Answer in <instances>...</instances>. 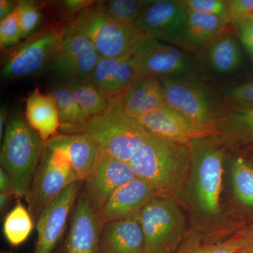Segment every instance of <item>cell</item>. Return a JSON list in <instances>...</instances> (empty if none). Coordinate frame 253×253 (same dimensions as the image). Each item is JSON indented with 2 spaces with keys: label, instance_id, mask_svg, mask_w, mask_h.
Instances as JSON below:
<instances>
[{
  "label": "cell",
  "instance_id": "6da1fadb",
  "mask_svg": "<svg viewBox=\"0 0 253 253\" xmlns=\"http://www.w3.org/2000/svg\"><path fill=\"white\" fill-rule=\"evenodd\" d=\"M59 131L85 136L101 152L126 163L153 136L137 118L126 114L121 103V93L109 98V105L102 113L79 124L61 126Z\"/></svg>",
  "mask_w": 253,
  "mask_h": 253
},
{
  "label": "cell",
  "instance_id": "7a4b0ae2",
  "mask_svg": "<svg viewBox=\"0 0 253 253\" xmlns=\"http://www.w3.org/2000/svg\"><path fill=\"white\" fill-rule=\"evenodd\" d=\"M136 177L152 186L158 194L180 189L192 163L189 144L153 136L128 162Z\"/></svg>",
  "mask_w": 253,
  "mask_h": 253
},
{
  "label": "cell",
  "instance_id": "3957f363",
  "mask_svg": "<svg viewBox=\"0 0 253 253\" xmlns=\"http://www.w3.org/2000/svg\"><path fill=\"white\" fill-rule=\"evenodd\" d=\"M45 149V143L20 113L9 118L1 146V167L12 182L13 194L26 196Z\"/></svg>",
  "mask_w": 253,
  "mask_h": 253
},
{
  "label": "cell",
  "instance_id": "277c9868",
  "mask_svg": "<svg viewBox=\"0 0 253 253\" xmlns=\"http://www.w3.org/2000/svg\"><path fill=\"white\" fill-rule=\"evenodd\" d=\"M66 33H78L93 43L99 56L120 58L131 54L137 44L146 38L134 25L118 23L110 17L99 2L70 18Z\"/></svg>",
  "mask_w": 253,
  "mask_h": 253
},
{
  "label": "cell",
  "instance_id": "5b68a950",
  "mask_svg": "<svg viewBox=\"0 0 253 253\" xmlns=\"http://www.w3.org/2000/svg\"><path fill=\"white\" fill-rule=\"evenodd\" d=\"M166 101L208 136H216V125L226 108L218 91L198 78H159Z\"/></svg>",
  "mask_w": 253,
  "mask_h": 253
},
{
  "label": "cell",
  "instance_id": "8992f818",
  "mask_svg": "<svg viewBox=\"0 0 253 253\" xmlns=\"http://www.w3.org/2000/svg\"><path fill=\"white\" fill-rule=\"evenodd\" d=\"M144 253H174L185 239L186 218L172 196L156 194L139 212Z\"/></svg>",
  "mask_w": 253,
  "mask_h": 253
},
{
  "label": "cell",
  "instance_id": "52a82bcc",
  "mask_svg": "<svg viewBox=\"0 0 253 253\" xmlns=\"http://www.w3.org/2000/svg\"><path fill=\"white\" fill-rule=\"evenodd\" d=\"M66 36V24L55 23L41 28L11 49L1 68V78H26L47 68Z\"/></svg>",
  "mask_w": 253,
  "mask_h": 253
},
{
  "label": "cell",
  "instance_id": "ba28073f",
  "mask_svg": "<svg viewBox=\"0 0 253 253\" xmlns=\"http://www.w3.org/2000/svg\"><path fill=\"white\" fill-rule=\"evenodd\" d=\"M78 181L64 151L45 146L31 187L25 196L35 222L50 203Z\"/></svg>",
  "mask_w": 253,
  "mask_h": 253
},
{
  "label": "cell",
  "instance_id": "9c48e42d",
  "mask_svg": "<svg viewBox=\"0 0 253 253\" xmlns=\"http://www.w3.org/2000/svg\"><path fill=\"white\" fill-rule=\"evenodd\" d=\"M210 137L191 141L189 146L198 204L206 214L215 215L220 211L224 152L219 143Z\"/></svg>",
  "mask_w": 253,
  "mask_h": 253
},
{
  "label": "cell",
  "instance_id": "30bf717a",
  "mask_svg": "<svg viewBox=\"0 0 253 253\" xmlns=\"http://www.w3.org/2000/svg\"><path fill=\"white\" fill-rule=\"evenodd\" d=\"M131 56L141 76L197 78L194 55L172 44L146 38Z\"/></svg>",
  "mask_w": 253,
  "mask_h": 253
},
{
  "label": "cell",
  "instance_id": "8fae6325",
  "mask_svg": "<svg viewBox=\"0 0 253 253\" xmlns=\"http://www.w3.org/2000/svg\"><path fill=\"white\" fill-rule=\"evenodd\" d=\"M100 56L93 43L78 33H66L48 70L63 82L90 76Z\"/></svg>",
  "mask_w": 253,
  "mask_h": 253
},
{
  "label": "cell",
  "instance_id": "7c38bea8",
  "mask_svg": "<svg viewBox=\"0 0 253 253\" xmlns=\"http://www.w3.org/2000/svg\"><path fill=\"white\" fill-rule=\"evenodd\" d=\"M188 20L182 0H153L136 21L145 37L174 45Z\"/></svg>",
  "mask_w": 253,
  "mask_h": 253
},
{
  "label": "cell",
  "instance_id": "4fadbf2b",
  "mask_svg": "<svg viewBox=\"0 0 253 253\" xmlns=\"http://www.w3.org/2000/svg\"><path fill=\"white\" fill-rule=\"evenodd\" d=\"M239 41L229 28L194 55L196 77L203 81L234 74L243 62Z\"/></svg>",
  "mask_w": 253,
  "mask_h": 253
},
{
  "label": "cell",
  "instance_id": "5bb4252c",
  "mask_svg": "<svg viewBox=\"0 0 253 253\" xmlns=\"http://www.w3.org/2000/svg\"><path fill=\"white\" fill-rule=\"evenodd\" d=\"M129 163L101 152L97 166L84 182L83 192L99 215L111 195L135 179Z\"/></svg>",
  "mask_w": 253,
  "mask_h": 253
},
{
  "label": "cell",
  "instance_id": "9a60e30c",
  "mask_svg": "<svg viewBox=\"0 0 253 253\" xmlns=\"http://www.w3.org/2000/svg\"><path fill=\"white\" fill-rule=\"evenodd\" d=\"M81 181L73 183L43 211L36 221L34 253H52L64 231L71 208L81 193Z\"/></svg>",
  "mask_w": 253,
  "mask_h": 253
},
{
  "label": "cell",
  "instance_id": "2e32d148",
  "mask_svg": "<svg viewBox=\"0 0 253 253\" xmlns=\"http://www.w3.org/2000/svg\"><path fill=\"white\" fill-rule=\"evenodd\" d=\"M101 226L99 215L82 191L73 212L64 253H100Z\"/></svg>",
  "mask_w": 253,
  "mask_h": 253
},
{
  "label": "cell",
  "instance_id": "e0dca14e",
  "mask_svg": "<svg viewBox=\"0 0 253 253\" xmlns=\"http://www.w3.org/2000/svg\"><path fill=\"white\" fill-rule=\"evenodd\" d=\"M137 120L151 134L167 140L189 144L196 139L209 137L168 104Z\"/></svg>",
  "mask_w": 253,
  "mask_h": 253
},
{
  "label": "cell",
  "instance_id": "ac0fdd59",
  "mask_svg": "<svg viewBox=\"0 0 253 253\" xmlns=\"http://www.w3.org/2000/svg\"><path fill=\"white\" fill-rule=\"evenodd\" d=\"M156 194L147 182L136 177L116 190L99 212L101 224L118 220L140 212L143 207Z\"/></svg>",
  "mask_w": 253,
  "mask_h": 253
},
{
  "label": "cell",
  "instance_id": "d6986e66",
  "mask_svg": "<svg viewBox=\"0 0 253 253\" xmlns=\"http://www.w3.org/2000/svg\"><path fill=\"white\" fill-rule=\"evenodd\" d=\"M100 253H144V238L139 212L102 224Z\"/></svg>",
  "mask_w": 253,
  "mask_h": 253
},
{
  "label": "cell",
  "instance_id": "ffe728a7",
  "mask_svg": "<svg viewBox=\"0 0 253 253\" xmlns=\"http://www.w3.org/2000/svg\"><path fill=\"white\" fill-rule=\"evenodd\" d=\"M51 149L64 151L78 180L84 182L97 166L101 151L89 138L81 134H63L51 138L45 142Z\"/></svg>",
  "mask_w": 253,
  "mask_h": 253
},
{
  "label": "cell",
  "instance_id": "44dd1931",
  "mask_svg": "<svg viewBox=\"0 0 253 253\" xmlns=\"http://www.w3.org/2000/svg\"><path fill=\"white\" fill-rule=\"evenodd\" d=\"M229 22L213 15L188 11V20L174 46L196 55L230 28Z\"/></svg>",
  "mask_w": 253,
  "mask_h": 253
},
{
  "label": "cell",
  "instance_id": "7402d4cb",
  "mask_svg": "<svg viewBox=\"0 0 253 253\" xmlns=\"http://www.w3.org/2000/svg\"><path fill=\"white\" fill-rule=\"evenodd\" d=\"M26 121L44 143L57 135L61 123L56 103L51 95L35 89L28 96Z\"/></svg>",
  "mask_w": 253,
  "mask_h": 253
},
{
  "label": "cell",
  "instance_id": "603a6c76",
  "mask_svg": "<svg viewBox=\"0 0 253 253\" xmlns=\"http://www.w3.org/2000/svg\"><path fill=\"white\" fill-rule=\"evenodd\" d=\"M216 136L233 146L253 145V109L226 107L215 127Z\"/></svg>",
  "mask_w": 253,
  "mask_h": 253
},
{
  "label": "cell",
  "instance_id": "cb8c5ba5",
  "mask_svg": "<svg viewBox=\"0 0 253 253\" xmlns=\"http://www.w3.org/2000/svg\"><path fill=\"white\" fill-rule=\"evenodd\" d=\"M65 83L89 118L102 113L107 108L109 98L96 88L88 78L71 80Z\"/></svg>",
  "mask_w": 253,
  "mask_h": 253
},
{
  "label": "cell",
  "instance_id": "d4e9b609",
  "mask_svg": "<svg viewBox=\"0 0 253 253\" xmlns=\"http://www.w3.org/2000/svg\"><path fill=\"white\" fill-rule=\"evenodd\" d=\"M34 228V219L28 209L18 202L5 217L3 233L10 245L18 246L31 235Z\"/></svg>",
  "mask_w": 253,
  "mask_h": 253
},
{
  "label": "cell",
  "instance_id": "484cf974",
  "mask_svg": "<svg viewBox=\"0 0 253 253\" xmlns=\"http://www.w3.org/2000/svg\"><path fill=\"white\" fill-rule=\"evenodd\" d=\"M49 94L56 103L61 126L79 124L89 118L65 82L54 86Z\"/></svg>",
  "mask_w": 253,
  "mask_h": 253
},
{
  "label": "cell",
  "instance_id": "4316f807",
  "mask_svg": "<svg viewBox=\"0 0 253 253\" xmlns=\"http://www.w3.org/2000/svg\"><path fill=\"white\" fill-rule=\"evenodd\" d=\"M244 245V232L222 241L210 242L198 234L188 236L174 253H237Z\"/></svg>",
  "mask_w": 253,
  "mask_h": 253
},
{
  "label": "cell",
  "instance_id": "83f0119b",
  "mask_svg": "<svg viewBox=\"0 0 253 253\" xmlns=\"http://www.w3.org/2000/svg\"><path fill=\"white\" fill-rule=\"evenodd\" d=\"M153 0H110L99 1L101 7L110 17L126 25L136 24L141 13Z\"/></svg>",
  "mask_w": 253,
  "mask_h": 253
},
{
  "label": "cell",
  "instance_id": "f1b7e54d",
  "mask_svg": "<svg viewBox=\"0 0 253 253\" xmlns=\"http://www.w3.org/2000/svg\"><path fill=\"white\" fill-rule=\"evenodd\" d=\"M232 184L236 198L245 206L253 208V167L244 158L233 163Z\"/></svg>",
  "mask_w": 253,
  "mask_h": 253
},
{
  "label": "cell",
  "instance_id": "f546056e",
  "mask_svg": "<svg viewBox=\"0 0 253 253\" xmlns=\"http://www.w3.org/2000/svg\"><path fill=\"white\" fill-rule=\"evenodd\" d=\"M15 12L22 39H28L41 30L43 14L38 2L28 0L18 1Z\"/></svg>",
  "mask_w": 253,
  "mask_h": 253
},
{
  "label": "cell",
  "instance_id": "4dcf8cb0",
  "mask_svg": "<svg viewBox=\"0 0 253 253\" xmlns=\"http://www.w3.org/2000/svg\"><path fill=\"white\" fill-rule=\"evenodd\" d=\"M154 78L151 76H140L121 93V103L126 114L136 118L138 109L149 93Z\"/></svg>",
  "mask_w": 253,
  "mask_h": 253
},
{
  "label": "cell",
  "instance_id": "1f68e13d",
  "mask_svg": "<svg viewBox=\"0 0 253 253\" xmlns=\"http://www.w3.org/2000/svg\"><path fill=\"white\" fill-rule=\"evenodd\" d=\"M218 92L226 107L253 109V81L220 88Z\"/></svg>",
  "mask_w": 253,
  "mask_h": 253
},
{
  "label": "cell",
  "instance_id": "d6a6232c",
  "mask_svg": "<svg viewBox=\"0 0 253 253\" xmlns=\"http://www.w3.org/2000/svg\"><path fill=\"white\" fill-rule=\"evenodd\" d=\"M182 2L188 11L213 15L229 23L227 5L224 0H182Z\"/></svg>",
  "mask_w": 253,
  "mask_h": 253
},
{
  "label": "cell",
  "instance_id": "836d02e7",
  "mask_svg": "<svg viewBox=\"0 0 253 253\" xmlns=\"http://www.w3.org/2000/svg\"><path fill=\"white\" fill-rule=\"evenodd\" d=\"M22 40L16 12L11 13L0 23V45L2 49L18 45Z\"/></svg>",
  "mask_w": 253,
  "mask_h": 253
},
{
  "label": "cell",
  "instance_id": "e575fe53",
  "mask_svg": "<svg viewBox=\"0 0 253 253\" xmlns=\"http://www.w3.org/2000/svg\"><path fill=\"white\" fill-rule=\"evenodd\" d=\"M167 104L164 88L159 78L155 77L151 89L136 113V118L149 114Z\"/></svg>",
  "mask_w": 253,
  "mask_h": 253
},
{
  "label": "cell",
  "instance_id": "d590c367",
  "mask_svg": "<svg viewBox=\"0 0 253 253\" xmlns=\"http://www.w3.org/2000/svg\"><path fill=\"white\" fill-rule=\"evenodd\" d=\"M228 16L234 26L253 16V0H226Z\"/></svg>",
  "mask_w": 253,
  "mask_h": 253
},
{
  "label": "cell",
  "instance_id": "8d00e7d4",
  "mask_svg": "<svg viewBox=\"0 0 253 253\" xmlns=\"http://www.w3.org/2000/svg\"><path fill=\"white\" fill-rule=\"evenodd\" d=\"M233 27L241 44L253 59V18H248Z\"/></svg>",
  "mask_w": 253,
  "mask_h": 253
},
{
  "label": "cell",
  "instance_id": "74e56055",
  "mask_svg": "<svg viewBox=\"0 0 253 253\" xmlns=\"http://www.w3.org/2000/svg\"><path fill=\"white\" fill-rule=\"evenodd\" d=\"M94 4L95 1L89 0H68L63 1V9L68 16H72L73 18Z\"/></svg>",
  "mask_w": 253,
  "mask_h": 253
},
{
  "label": "cell",
  "instance_id": "f35d334b",
  "mask_svg": "<svg viewBox=\"0 0 253 253\" xmlns=\"http://www.w3.org/2000/svg\"><path fill=\"white\" fill-rule=\"evenodd\" d=\"M0 193H11L13 194L12 182L9 174L0 168Z\"/></svg>",
  "mask_w": 253,
  "mask_h": 253
},
{
  "label": "cell",
  "instance_id": "ab89813d",
  "mask_svg": "<svg viewBox=\"0 0 253 253\" xmlns=\"http://www.w3.org/2000/svg\"><path fill=\"white\" fill-rule=\"evenodd\" d=\"M17 3L10 0H1L0 1V19H4L16 9Z\"/></svg>",
  "mask_w": 253,
  "mask_h": 253
},
{
  "label": "cell",
  "instance_id": "60d3db41",
  "mask_svg": "<svg viewBox=\"0 0 253 253\" xmlns=\"http://www.w3.org/2000/svg\"><path fill=\"white\" fill-rule=\"evenodd\" d=\"M239 253H253V229L244 231V245Z\"/></svg>",
  "mask_w": 253,
  "mask_h": 253
},
{
  "label": "cell",
  "instance_id": "b9f144b4",
  "mask_svg": "<svg viewBox=\"0 0 253 253\" xmlns=\"http://www.w3.org/2000/svg\"><path fill=\"white\" fill-rule=\"evenodd\" d=\"M7 109L6 106H2L0 111V139L2 140L4 137L5 129H6V117H7Z\"/></svg>",
  "mask_w": 253,
  "mask_h": 253
},
{
  "label": "cell",
  "instance_id": "7bdbcfd3",
  "mask_svg": "<svg viewBox=\"0 0 253 253\" xmlns=\"http://www.w3.org/2000/svg\"><path fill=\"white\" fill-rule=\"evenodd\" d=\"M13 194L11 193H0V210L1 212L6 208L11 199Z\"/></svg>",
  "mask_w": 253,
  "mask_h": 253
},
{
  "label": "cell",
  "instance_id": "ee69618b",
  "mask_svg": "<svg viewBox=\"0 0 253 253\" xmlns=\"http://www.w3.org/2000/svg\"><path fill=\"white\" fill-rule=\"evenodd\" d=\"M11 253V252H3V253Z\"/></svg>",
  "mask_w": 253,
  "mask_h": 253
},
{
  "label": "cell",
  "instance_id": "f6af8a7d",
  "mask_svg": "<svg viewBox=\"0 0 253 253\" xmlns=\"http://www.w3.org/2000/svg\"><path fill=\"white\" fill-rule=\"evenodd\" d=\"M252 18H253V16H252Z\"/></svg>",
  "mask_w": 253,
  "mask_h": 253
},
{
  "label": "cell",
  "instance_id": "bcb514c9",
  "mask_svg": "<svg viewBox=\"0 0 253 253\" xmlns=\"http://www.w3.org/2000/svg\"></svg>",
  "mask_w": 253,
  "mask_h": 253
},
{
  "label": "cell",
  "instance_id": "7dc6e473",
  "mask_svg": "<svg viewBox=\"0 0 253 253\" xmlns=\"http://www.w3.org/2000/svg\"></svg>",
  "mask_w": 253,
  "mask_h": 253
}]
</instances>
